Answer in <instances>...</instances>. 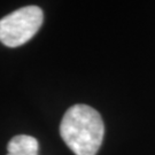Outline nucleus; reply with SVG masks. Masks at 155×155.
I'll list each match as a JSON object with an SVG mask.
<instances>
[{
    "label": "nucleus",
    "instance_id": "1",
    "mask_svg": "<svg viewBox=\"0 0 155 155\" xmlns=\"http://www.w3.org/2000/svg\"><path fill=\"white\" fill-rule=\"evenodd\" d=\"M60 134L75 155H97L104 140L105 125L94 108L74 105L63 115Z\"/></svg>",
    "mask_w": 155,
    "mask_h": 155
},
{
    "label": "nucleus",
    "instance_id": "2",
    "mask_svg": "<svg viewBox=\"0 0 155 155\" xmlns=\"http://www.w3.org/2000/svg\"><path fill=\"white\" fill-rule=\"evenodd\" d=\"M44 20L38 6H25L0 20V41L8 47L25 44L37 33Z\"/></svg>",
    "mask_w": 155,
    "mask_h": 155
},
{
    "label": "nucleus",
    "instance_id": "3",
    "mask_svg": "<svg viewBox=\"0 0 155 155\" xmlns=\"http://www.w3.org/2000/svg\"><path fill=\"white\" fill-rule=\"evenodd\" d=\"M8 154L38 155L39 143L36 138L27 134H18L11 139L7 146Z\"/></svg>",
    "mask_w": 155,
    "mask_h": 155
},
{
    "label": "nucleus",
    "instance_id": "4",
    "mask_svg": "<svg viewBox=\"0 0 155 155\" xmlns=\"http://www.w3.org/2000/svg\"><path fill=\"white\" fill-rule=\"evenodd\" d=\"M7 155H20V154H7Z\"/></svg>",
    "mask_w": 155,
    "mask_h": 155
}]
</instances>
